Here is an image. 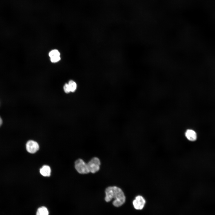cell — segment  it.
I'll use <instances>...</instances> for the list:
<instances>
[{
    "mask_svg": "<svg viewBox=\"0 0 215 215\" xmlns=\"http://www.w3.org/2000/svg\"><path fill=\"white\" fill-rule=\"evenodd\" d=\"M105 193V201L108 202L114 199L113 204L114 206L119 207L125 202V197L123 191L119 188L115 186L108 187L106 188Z\"/></svg>",
    "mask_w": 215,
    "mask_h": 215,
    "instance_id": "1",
    "label": "cell"
},
{
    "mask_svg": "<svg viewBox=\"0 0 215 215\" xmlns=\"http://www.w3.org/2000/svg\"><path fill=\"white\" fill-rule=\"evenodd\" d=\"M75 167L76 171L80 173L87 174L90 172L87 163L81 159H79L75 161Z\"/></svg>",
    "mask_w": 215,
    "mask_h": 215,
    "instance_id": "2",
    "label": "cell"
},
{
    "mask_svg": "<svg viewBox=\"0 0 215 215\" xmlns=\"http://www.w3.org/2000/svg\"><path fill=\"white\" fill-rule=\"evenodd\" d=\"M87 165L90 172L93 173L99 170L100 162L99 158L94 157L88 162Z\"/></svg>",
    "mask_w": 215,
    "mask_h": 215,
    "instance_id": "3",
    "label": "cell"
},
{
    "mask_svg": "<svg viewBox=\"0 0 215 215\" xmlns=\"http://www.w3.org/2000/svg\"><path fill=\"white\" fill-rule=\"evenodd\" d=\"M146 204V201L142 196H136L133 201V204L135 209L137 210H142L144 208Z\"/></svg>",
    "mask_w": 215,
    "mask_h": 215,
    "instance_id": "4",
    "label": "cell"
},
{
    "mask_svg": "<svg viewBox=\"0 0 215 215\" xmlns=\"http://www.w3.org/2000/svg\"><path fill=\"white\" fill-rule=\"evenodd\" d=\"M26 149L29 153H35L39 149V146L38 143L36 141L30 140L26 144Z\"/></svg>",
    "mask_w": 215,
    "mask_h": 215,
    "instance_id": "5",
    "label": "cell"
},
{
    "mask_svg": "<svg viewBox=\"0 0 215 215\" xmlns=\"http://www.w3.org/2000/svg\"><path fill=\"white\" fill-rule=\"evenodd\" d=\"M186 138L189 141H194L197 139V135L196 132L191 129L187 130L185 133Z\"/></svg>",
    "mask_w": 215,
    "mask_h": 215,
    "instance_id": "6",
    "label": "cell"
},
{
    "mask_svg": "<svg viewBox=\"0 0 215 215\" xmlns=\"http://www.w3.org/2000/svg\"><path fill=\"white\" fill-rule=\"evenodd\" d=\"M41 174L44 176H49L50 175L51 169L47 165H44L40 169Z\"/></svg>",
    "mask_w": 215,
    "mask_h": 215,
    "instance_id": "7",
    "label": "cell"
},
{
    "mask_svg": "<svg viewBox=\"0 0 215 215\" xmlns=\"http://www.w3.org/2000/svg\"><path fill=\"white\" fill-rule=\"evenodd\" d=\"M36 215H49V212L46 207L42 206L38 209Z\"/></svg>",
    "mask_w": 215,
    "mask_h": 215,
    "instance_id": "8",
    "label": "cell"
},
{
    "mask_svg": "<svg viewBox=\"0 0 215 215\" xmlns=\"http://www.w3.org/2000/svg\"><path fill=\"white\" fill-rule=\"evenodd\" d=\"M49 56L50 58L60 56V53L57 49H54L51 50L49 53Z\"/></svg>",
    "mask_w": 215,
    "mask_h": 215,
    "instance_id": "9",
    "label": "cell"
},
{
    "mask_svg": "<svg viewBox=\"0 0 215 215\" xmlns=\"http://www.w3.org/2000/svg\"><path fill=\"white\" fill-rule=\"evenodd\" d=\"M71 92H73L76 91L77 88L76 83L72 80L69 81L68 83Z\"/></svg>",
    "mask_w": 215,
    "mask_h": 215,
    "instance_id": "10",
    "label": "cell"
},
{
    "mask_svg": "<svg viewBox=\"0 0 215 215\" xmlns=\"http://www.w3.org/2000/svg\"><path fill=\"white\" fill-rule=\"evenodd\" d=\"M63 89L66 93H69L70 92L68 83H65L63 86Z\"/></svg>",
    "mask_w": 215,
    "mask_h": 215,
    "instance_id": "11",
    "label": "cell"
},
{
    "mask_svg": "<svg viewBox=\"0 0 215 215\" xmlns=\"http://www.w3.org/2000/svg\"><path fill=\"white\" fill-rule=\"evenodd\" d=\"M2 119L1 118V117L0 116V127L2 125Z\"/></svg>",
    "mask_w": 215,
    "mask_h": 215,
    "instance_id": "12",
    "label": "cell"
}]
</instances>
